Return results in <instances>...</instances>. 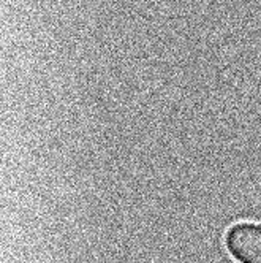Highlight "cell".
Wrapping results in <instances>:
<instances>
[{"label": "cell", "instance_id": "cell-1", "mask_svg": "<svg viewBox=\"0 0 261 263\" xmlns=\"http://www.w3.org/2000/svg\"><path fill=\"white\" fill-rule=\"evenodd\" d=\"M223 246L236 263H261V223L234 222L223 235Z\"/></svg>", "mask_w": 261, "mask_h": 263}]
</instances>
